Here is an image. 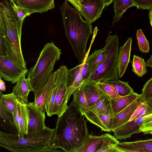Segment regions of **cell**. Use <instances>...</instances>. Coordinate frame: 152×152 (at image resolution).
<instances>
[{
  "label": "cell",
  "instance_id": "obj_1",
  "mask_svg": "<svg viewBox=\"0 0 152 152\" xmlns=\"http://www.w3.org/2000/svg\"><path fill=\"white\" fill-rule=\"evenodd\" d=\"M54 129L52 146L67 152H77L90 134L84 115L72 102L58 117Z\"/></svg>",
  "mask_w": 152,
  "mask_h": 152
},
{
  "label": "cell",
  "instance_id": "obj_2",
  "mask_svg": "<svg viewBox=\"0 0 152 152\" xmlns=\"http://www.w3.org/2000/svg\"><path fill=\"white\" fill-rule=\"evenodd\" d=\"M65 35L71 45L79 64L86 58V47L90 36L92 34L91 23L82 18L79 11L72 8L65 0L60 7Z\"/></svg>",
  "mask_w": 152,
  "mask_h": 152
},
{
  "label": "cell",
  "instance_id": "obj_3",
  "mask_svg": "<svg viewBox=\"0 0 152 152\" xmlns=\"http://www.w3.org/2000/svg\"><path fill=\"white\" fill-rule=\"evenodd\" d=\"M54 129L47 127L38 132L24 135L23 138L0 131V145L14 152H60L51 145Z\"/></svg>",
  "mask_w": 152,
  "mask_h": 152
},
{
  "label": "cell",
  "instance_id": "obj_4",
  "mask_svg": "<svg viewBox=\"0 0 152 152\" xmlns=\"http://www.w3.org/2000/svg\"><path fill=\"white\" fill-rule=\"evenodd\" d=\"M23 21H20L11 7L0 11V35L4 36L10 48L8 57L24 69L26 68L22 52L21 39Z\"/></svg>",
  "mask_w": 152,
  "mask_h": 152
},
{
  "label": "cell",
  "instance_id": "obj_5",
  "mask_svg": "<svg viewBox=\"0 0 152 152\" xmlns=\"http://www.w3.org/2000/svg\"><path fill=\"white\" fill-rule=\"evenodd\" d=\"M61 53V50L53 42L48 43L44 46L36 63L28 70L26 74L34 93L46 85Z\"/></svg>",
  "mask_w": 152,
  "mask_h": 152
},
{
  "label": "cell",
  "instance_id": "obj_6",
  "mask_svg": "<svg viewBox=\"0 0 152 152\" xmlns=\"http://www.w3.org/2000/svg\"><path fill=\"white\" fill-rule=\"evenodd\" d=\"M119 45L118 36L109 34L105 40V53L102 61L85 81L98 83L119 80L117 72Z\"/></svg>",
  "mask_w": 152,
  "mask_h": 152
},
{
  "label": "cell",
  "instance_id": "obj_7",
  "mask_svg": "<svg viewBox=\"0 0 152 152\" xmlns=\"http://www.w3.org/2000/svg\"><path fill=\"white\" fill-rule=\"evenodd\" d=\"M61 81L56 94L53 110V115L60 117L68 107L67 96L72 83L69 73V69L65 65H61Z\"/></svg>",
  "mask_w": 152,
  "mask_h": 152
},
{
  "label": "cell",
  "instance_id": "obj_8",
  "mask_svg": "<svg viewBox=\"0 0 152 152\" xmlns=\"http://www.w3.org/2000/svg\"><path fill=\"white\" fill-rule=\"evenodd\" d=\"M16 64L8 57L0 56V75L5 80L12 84L16 83L28 72Z\"/></svg>",
  "mask_w": 152,
  "mask_h": 152
},
{
  "label": "cell",
  "instance_id": "obj_9",
  "mask_svg": "<svg viewBox=\"0 0 152 152\" xmlns=\"http://www.w3.org/2000/svg\"><path fill=\"white\" fill-rule=\"evenodd\" d=\"M28 118V134L35 133L45 129V112L33 102L25 104Z\"/></svg>",
  "mask_w": 152,
  "mask_h": 152
},
{
  "label": "cell",
  "instance_id": "obj_10",
  "mask_svg": "<svg viewBox=\"0 0 152 152\" xmlns=\"http://www.w3.org/2000/svg\"><path fill=\"white\" fill-rule=\"evenodd\" d=\"M152 115V113L129 121L114 130L113 136L121 140L130 137L134 134L140 133L141 132L140 127L144 120Z\"/></svg>",
  "mask_w": 152,
  "mask_h": 152
},
{
  "label": "cell",
  "instance_id": "obj_11",
  "mask_svg": "<svg viewBox=\"0 0 152 152\" xmlns=\"http://www.w3.org/2000/svg\"><path fill=\"white\" fill-rule=\"evenodd\" d=\"M82 9L80 12L86 20L91 23L100 17L105 7L102 0H83Z\"/></svg>",
  "mask_w": 152,
  "mask_h": 152
},
{
  "label": "cell",
  "instance_id": "obj_12",
  "mask_svg": "<svg viewBox=\"0 0 152 152\" xmlns=\"http://www.w3.org/2000/svg\"><path fill=\"white\" fill-rule=\"evenodd\" d=\"M58 72V69L53 72L46 85L34 93V103L38 107L45 112V107L51 95Z\"/></svg>",
  "mask_w": 152,
  "mask_h": 152
},
{
  "label": "cell",
  "instance_id": "obj_13",
  "mask_svg": "<svg viewBox=\"0 0 152 152\" xmlns=\"http://www.w3.org/2000/svg\"><path fill=\"white\" fill-rule=\"evenodd\" d=\"M17 5L27 9L30 15L46 12L55 7L54 0H18Z\"/></svg>",
  "mask_w": 152,
  "mask_h": 152
},
{
  "label": "cell",
  "instance_id": "obj_14",
  "mask_svg": "<svg viewBox=\"0 0 152 152\" xmlns=\"http://www.w3.org/2000/svg\"><path fill=\"white\" fill-rule=\"evenodd\" d=\"M132 42V38L129 37L124 45L118 48L117 72L119 78L124 75L130 62Z\"/></svg>",
  "mask_w": 152,
  "mask_h": 152
},
{
  "label": "cell",
  "instance_id": "obj_15",
  "mask_svg": "<svg viewBox=\"0 0 152 152\" xmlns=\"http://www.w3.org/2000/svg\"><path fill=\"white\" fill-rule=\"evenodd\" d=\"M142 102L141 96L137 98L126 107L114 115L111 131L124 124L130 119L136 109Z\"/></svg>",
  "mask_w": 152,
  "mask_h": 152
},
{
  "label": "cell",
  "instance_id": "obj_16",
  "mask_svg": "<svg viewBox=\"0 0 152 152\" xmlns=\"http://www.w3.org/2000/svg\"><path fill=\"white\" fill-rule=\"evenodd\" d=\"M83 115L91 123L99 127L102 130L111 132L114 115L98 114L89 110L85 113Z\"/></svg>",
  "mask_w": 152,
  "mask_h": 152
},
{
  "label": "cell",
  "instance_id": "obj_17",
  "mask_svg": "<svg viewBox=\"0 0 152 152\" xmlns=\"http://www.w3.org/2000/svg\"><path fill=\"white\" fill-rule=\"evenodd\" d=\"M81 86L85 92L90 107L95 104L100 99L107 95L99 87L96 82L85 81Z\"/></svg>",
  "mask_w": 152,
  "mask_h": 152
},
{
  "label": "cell",
  "instance_id": "obj_18",
  "mask_svg": "<svg viewBox=\"0 0 152 152\" xmlns=\"http://www.w3.org/2000/svg\"><path fill=\"white\" fill-rule=\"evenodd\" d=\"M31 91H32V90L29 82L24 75L16 83L12 92L16 96L20 102L26 104L29 103L28 97Z\"/></svg>",
  "mask_w": 152,
  "mask_h": 152
},
{
  "label": "cell",
  "instance_id": "obj_19",
  "mask_svg": "<svg viewBox=\"0 0 152 152\" xmlns=\"http://www.w3.org/2000/svg\"><path fill=\"white\" fill-rule=\"evenodd\" d=\"M141 96V94H139L133 91L126 96L110 98L114 115L124 110Z\"/></svg>",
  "mask_w": 152,
  "mask_h": 152
},
{
  "label": "cell",
  "instance_id": "obj_20",
  "mask_svg": "<svg viewBox=\"0 0 152 152\" xmlns=\"http://www.w3.org/2000/svg\"><path fill=\"white\" fill-rule=\"evenodd\" d=\"M72 94L73 98L72 102L83 115L85 113L90 110L85 92L81 86L75 90Z\"/></svg>",
  "mask_w": 152,
  "mask_h": 152
},
{
  "label": "cell",
  "instance_id": "obj_21",
  "mask_svg": "<svg viewBox=\"0 0 152 152\" xmlns=\"http://www.w3.org/2000/svg\"><path fill=\"white\" fill-rule=\"evenodd\" d=\"M102 142V135L95 136L89 134L84 141L77 152H98Z\"/></svg>",
  "mask_w": 152,
  "mask_h": 152
},
{
  "label": "cell",
  "instance_id": "obj_22",
  "mask_svg": "<svg viewBox=\"0 0 152 152\" xmlns=\"http://www.w3.org/2000/svg\"><path fill=\"white\" fill-rule=\"evenodd\" d=\"M135 6L133 0H114V15L113 25L120 20L123 14L130 7Z\"/></svg>",
  "mask_w": 152,
  "mask_h": 152
},
{
  "label": "cell",
  "instance_id": "obj_23",
  "mask_svg": "<svg viewBox=\"0 0 152 152\" xmlns=\"http://www.w3.org/2000/svg\"><path fill=\"white\" fill-rule=\"evenodd\" d=\"M91 112L98 114H113L110 97L107 95L100 99L94 105L90 107Z\"/></svg>",
  "mask_w": 152,
  "mask_h": 152
},
{
  "label": "cell",
  "instance_id": "obj_24",
  "mask_svg": "<svg viewBox=\"0 0 152 152\" xmlns=\"http://www.w3.org/2000/svg\"><path fill=\"white\" fill-rule=\"evenodd\" d=\"M105 53L104 47L94 50L86 58L84 62L88 65L90 74L94 72L102 61Z\"/></svg>",
  "mask_w": 152,
  "mask_h": 152
},
{
  "label": "cell",
  "instance_id": "obj_25",
  "mask_svg": "<svg viewBox=\"0 0 152 152\" xmlns=\"http://www.w3.org/2000/svg\"><path fill=\"white\" fill-rule=\"evenodd\" d=\"M19 102L17 97L12 92L4 94L0 90V105L12 114L14 113Z\"/></svg>",
  "mask_w": 152,
  "mask_h": 152
},
{
  "label": "cell",
  "instance_id": "obj_26",
  "mask_svg": "<svg viewBox=\"0 0 152 152\" xmlns=\"http://www.w3.org/2000/svg\"><path fill=\"white\" fill-rule=\"evenodd\" d=\"M102 135V144L98 152H119L115 146L119 142L114 136L108 133Z\"/></svg>",
  "mask_w": 152,
  "mask_h": 152
},
{
  "label": "cell",
  "instance_id": "obj_27",
  "mask_svg": "<svg viewBox=\"0 0 152 152\" xmlns=\"http://www.w3.org/2000/svg\"><path fill=\"white\" fill-rule=\"evenodd\" d=\"M18 106L20 132V135L18 136L19 138H23L24 135L28 134V116L25 104L19 102Z\"/></svg>",
  "mask_w": 152,
  "mask_h": 152
},
{
  "label": "cell",
  "instance_id": "obj_28",
  "mask_svg": "<svg viewBox=\"0 0 152 152\" xmlns=\"http://www.w3.org/2000/svg\"><path fill=\"white\" fill-rule=\"evenodd\" d=\"M58 72L55 80L51 95L45 107V112L49 117L53 115V110L56 96L61 78V72L60 68H58Z\"/></svg>",
  "mask_w": 152,
  "mask_h": 152
},
{
  "label": "cell",
  "instance_id": "obj_29",
  "mask_svg": "<svg viewBox=\"0 0 152 152\" xmlns=\"http://www.w3.org/2000/svg\"><path fill=\"white\" fill-rule=\"evenodd\" d=\"M102 82L113 86L121 96H127L134 91L133 89L129 85L128 82H124L119 80Z\"/></svg>",
  "mask_w": 152,
  "mask_h": 152
},
{
  "label": "cell",
  "instance_id": "obj_30",
  "mask_svg": "<svg viewBox=\"0 0 152 152\" xmlns=\"http://www.w3.org/2000/svg\"><path fill=\"white\" fill-rule=\"evenodd\" d=\"M132 70L139 77H141L147 72L146 63L141 57L134 55L132 62Z\"/></svg>",
  "mask_w": 152,
  "mask_h": 152
},
{
  "label": "cell",
  "instance_id": "obj_31",
  "mask_svg": "<svg viewBox=\"0 0 152 152\" xmlns=\"http://www.w3.org/2000/svg\"><path fill=\"white\" fill-rule=\"evenodd\" d=\"M136 35L139 50L144 53L148 52L150 50L149 44L142 30L141 29L137 30Z\"/></svg>",
  "mask_w": 152,
  "mask_h": 152
},
{
  "label": "cell",
  "instance_id": "obj_32",
  "mask_svg": "<svg viewBox=\"0 0 152 152\" xmlns=\"http://www.w3.org/2000/svg\"><path fill=\"white\" fill-rule=\"evenodd\" d=\"M140 152H152V139L129 142Z\"/></svg>",
  "mask_w": 152,
  "mask_h": 152
},
{
  "label": "cell",
  "instance_id": "obj_33",
  "mask_svg": "<svg viewBox=\"0 0 152 152\" xmlns=\"http://www.w3.org/2000/svg\"><path fill=\"white\" fill-rule=\"evenodd\" d=\"M0 116L1 120H2V122L17 131L15 125L12 114L5 109L1 105H0Z\"/></svg>",
  "mask_w": 152,
  "mask_h": 152
},
{
  "label": "cell",
  "instance_id": "obj_34",
  "mask_svg": "<svg viewBox=\"0 0 152 152\" xmlns=\"http://www.w3.org/2000/svg\"><path fill=\"white\" fill-rule=\"evenodd\" d=\"M97 84L99 87L110 98L121 96L115 88L112 85L103 82H99Z\"/></svg>",
  "mask_w": 152,
  "mask_h": 152
},
{
  "label": "cell",
  "instance_id": "obj_35",
  "mask_svg": "<svg viewBox=\"0 0 152 152\" xmlns=\"http://www.w3.org/2000/svg\"><path fill=\"white\" fill-rule=\"evenodd\" d=\"M142 91L141 99L142 102L152 98V77L144 85Z\"/></svg>",
  "mask_w": 152,
  "mask_h": 152
},
{
  "label": "cell",
  "instance_id": "obj_36",
  "mask_svg": "<svg viewBox=\"0 0 152 152\" xmlns=\"http://www.w3.org/2000/svg\"><path fill=\"white\" fill-rule=\"evenodd\" d=\"M10 1L12 4L13 10L19 20L24 21L25 18L30 15L29 12L27 9L19 6L12 0H10Z\"/></svg>",
  "mask_w": 152,
  "mask_h": 152
},
{
  "label": "cell",
  "instance_id": "obj_37",
  "mask_svg": "<svg viewBox=\"0 0 152 152\" xmlns=\"http://www.w3.org/2000/svg\"><path fill=\"white\" fill-rule=\"evenodd\" d=\"M84 82L80 72L75 78L68 92L67 99L68 102L70 96L77 88L80 87Z\"/></svg>",
  "mask_w": 152,
  "mask_h": 152
},
{
  "label": "cell",
  "instance_id": "obj_38",
  "mask_svg": "<svg viewBox=\"0 0 152 152\" xmlns=\"http://www.w3.org/2000/svg\"><path fill=\"white\" fill-rule=\"evenodd\" d=\"M10 52V48L5 37L0 35V56L8 57Z\"/></svg>",
  "mask_w": 152,
  "mask_h": 152
},
{
  "label": "cell",
  "instance_id": "obj_39",
  "mask_svg": "<svg viewBox=\"0 0 152 152\" xmlns=\"http://www.w3.org/2000/svg\"><path fill=\"white\" fill-rule=\"evenodd\" d=\"M144 134H152V115L145 120L140 127Z\"/></svg>",
  "mask_w": 152,
  "mask_h": 152
},
{
  "label": "cell",
  "instance_id": "obj_40",
  "mask_svg": "<svg viewBox=\"0 0 152 152\" xmlns=\"http://www.w3.org/2000/svg\"><path fill=\"white\" fill-rule=\"evenodd\" d=\"M135 6L138 9L151 10L152 9V0H133Z\"/></svg>",
  "mask_w": 152,
  "mask_h": 152
},
{
  "label": "cell",
  "instance_id": "obj_41",
  "mask_svg": "<svg viewBox=\"0 0 152 152\" xmlns=\"http://www.w3.org/2000/svg\"><path fill=\"white\" fill-rule=\"evenodd\" d=\"M81 65V64L74 68L69 69V75L72 83L77 74L80 72Z\"/></svg>",
  "mask_w": 152,
  "mask_h": 152
},
{
  "label": "cell",
  "instance_id": "obj_42",
  "mask_svg": "<svg viewBox=\"0 0 152 152\" xmlns=\"http://www.w3.org/2000/svg\"><path fill=\"white\" fill-rule=\"evenodd\" d=\"M80 73L84 82L88 78L90 75L88 65L84 61L81 64Z\"/></svg>",
  "mask_w": 152,
  "mask_h": 152
},
{
  "label": "cell",
  "instance_id": "obj_43",
  "mask_svg": "<svg viewBox=\"0 0 152 152\" xmlns=\"http://www.w3.org/2000/svg\"><path fill=\"white\" fill-rule=\"evenodd\" d=\"M12 115L15 125L18 132V136H19L20 134V132L19 127V113L18 104L14 113Z\"/></svg>",
  "mask_w": 152,
  "mask_h": 152
},
{
  "label": "cell",
  "instance_id": "obj_44",
  "mask_svg": "<svg viewBox=\"0 0 152 152\" xmlns=\"http://www.w3.org/2000/svg\"><path fill=\"white\" fill-rule=\"evenodd\" d=\"M68 1L79 12L82 10L83 7L82 3L83 0H66Z\"/></svg>",
  "mask_w": 152,
  "mask_h": 152
},
{
  "label": "cell",
  "instance_id": "obj_45",
  "mask_svg": "<svg viewBox=\"0 0 152 152\" xmlns=\"http://www.w3.org/2000/svg\"><path fill=\"white\" fill-rule=\"evenodd\" d=\"M2 77H0V89L2 91H4L6 90V87L4 82L2 79Z\"/></svg>",
  "mask_w": 152,
  "mask_h": 152
},
{
  "label": "cell",
  "instance_id": "obj_46",
  "mask_svg": "<svg viewBox=\"0 0 152 152\" xmlns=\"http://www.w3.org/2000/svg\"><path fill=\"white\" fill-rule=\"evenodd\" d=\"M144 103L152 111V98L149 99Z\"/></svg>",
  "mask_w": 152,
  "mask_h": 152
},
{
  "label": "cell",
  "instance_id": "obj_47",
  "mask_svg": "<svg viewBox=\"0 0 152 152\" xmlns=\"http://www.w3.org/2000/svg\"><path fill=\"white\" fill-rule=\"evenodd\" d=\"M145 63L146 66L152 68V55Z\"/></svg>",
  "mask_w": 152,
  "mask_h": 152
},
{
  "label": "cell",
  "instance_id": "obj_48",
  "mask_svg": "<svg viewBox=\"0 0 152 152\" xmlns=\"http://www.w3.org/2000/svg\"><path fill=\"white\" fill-rule=\"evenodd\" d=\"M114 0H102L105 7L109 5Z\"/></svg>",
  "mask_w": 152,
  "mask_h": 152
},
{
  "label": "cell",
  "instance_id": "obj_49",
  "mask_svg": "<svg viewBox=\"0 0 152 152\" xmlns=\"http://www.w3.org/2000/svg\"><path fill=\"white\" fill-rule=\"evenodd\" d=\"M149 15L150 23L152 28V9L150 10L149 11Z\"/></svg>",
  "mask_w": 152,
  "mask_h": 152
},
{
  "label": "cell",
  "instance_id": "obj_50",
  "mask_svg": "<svg viewBox=\"0 0 152 152\" xmlns=\"http://www.w3.org/2000/svg\"><path fill=\"white\" fill-rule=\"evenodd\" d=\"M12 0L15 2V1H17L18 0Z\"/></svg>",
  "mask_w": 152,
  "mask_h": 152
}]
</instances>
